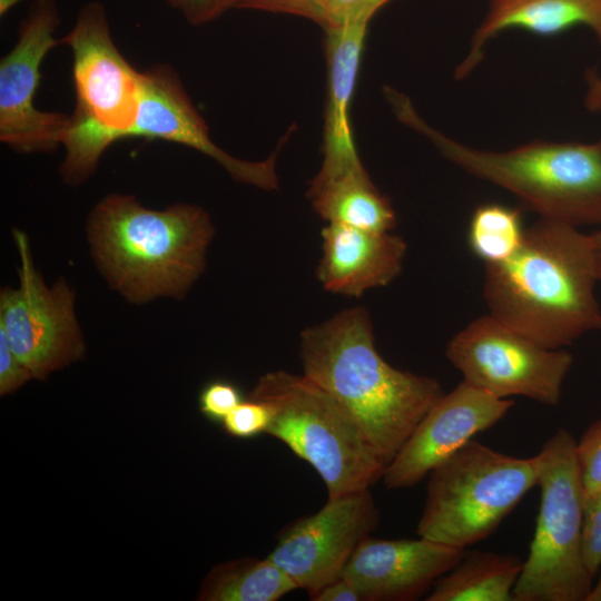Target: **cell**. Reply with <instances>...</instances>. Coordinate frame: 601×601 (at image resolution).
I'll return each mask as SVG.
<instances>
[{"instance_id":"cell-1","label":"cell","mask_w":601,"mask_h":601,"mask_svg":"<svg viewBox=\"0 0 601 601\" xmlns=\"http://www.w3.org/2000/svg\"><path fill=\"white\" fill-rule=\"evenodd\" d=\"M597 264L591 235L541 218L525 228L515 254L485 265L483 297L489 314L549 348L601 333Z\"/></svg>"},{"instance_id":"cell-2","label":"cell","mask_w":601,"mask_h":601,"mask_svg":"<svg viewBox=\"0 0 601 601\" xmlns=\"http://www.w3.org/2000/svg\"><path fill=\"white\" fill-rule=\"evenodd\" d=\"M299 358L303 374L339 403L386 463L444 394L436 378L395 368L381 356L361 306L305 328Z\"/></svg>"},{"instance_id":"cell-3","label":"cell","mask_w":601,"mask_h":601,"mask_svg":"<svg viewBox=\"0 0 601 601\" xmlns=\"http://www.w3.org/2000/svg\"><path fill=\"white\" fill-rule=\"evenodd\" d=\"M214 234L208 213L197 205L177 203L154 210L122 194L106 196L88 219L101 273L134 303L181 298L203 273Z\"/></svg>"},{"instance_id":"cell-4","label":"cell","mask_w":601,"mask_h":601,"mask_svg":"<svg viewBox=\"0 0 601 601\" xmlns=\"http://www.w3.org/2000/svg\"><path fill=\"white\" fill-rule=\"evenodd\" d=\"M398 121L425 137L465 173L516 196L543 219L601 225V144L534 140L505 150L477 149L427 124L407 96L386 86Z\"/></svg>"},{"instance_id":"cell-5","label":"cell","mask_w":601,"mask_h":601,"mask_svg":"<svg viewBox=\"0 0 601 601\" xmlns=\"http://www.w3.org/2000/svg\"><path fill=\"white\" fill-rule=\"evenodd\" d=\"M59 41L72 52L76 93L59 173L67 185L78 186L93 174L110 145L128 138L138 117L141 71L118 50L98 1L82 6L72 29Z\"/></svg>"},{"instance_id":"cell-6","label":"cell","mask_w":601,"mask_h":601,"mask_svg":"<svg viewBox=\"0 0 601 601\" xmlns=\"http://www.w3.org/2000/svg\"><path fill=\"white\" fill-rule=\"evenodd\" d=\"M249 397L269 405L266 434L316 471L327 499L371 489L382 480L385 460L339 403L303 373L267 372Z\"/></svg>"},{"instance_id":"cell-7","label":"cell","mask_w":601,"mask_h":601,"mask_svg":"<svg viewBox=\"0 0 601 601\" xmlns=\"http://www.w3.org/2000/svg\"><path fill=\"white\" fill-rule=\"evenodd\" d=\"M539 480V456L471 440L428 474L418 536L465 550L490 536Z\"/></svg>"},{"instance_id":"cell-8","label":"cell","mask_w":601,"mask_h":601,"mask_svg":"<svg viewBox=\"0 0 601 601\" xmlns=\"http://www.w3.org/2000/svg\"><path fill=\"white\" fill-rule=\"evenodd\" d=\"M575 447L573 435L560 427L538 453L540 508L514 601H585L592 588L583 553L584 493Z\"/></svg>"},{"instance_id":"cell-9","label":"cell","mask_w":601,"mask_h":601,"mask_svg":"<svg viewBox=\"0 0 601 601\" xmlns=\"http://www.w3.org/2000/svg\"><path fill=\"white\" fill-rule=\"evenodd\" d=\"M445 356L463 381L497 398L524 396L556 405L573 356L549 348L491 314L475 318L447 343Z\"/></svg>"},{"instance_id":"cell-10","label":"cell","mask_w":601,"mask_h":601,"mask_svg":"<svg viewBox=\"0 0 601 601\" xmlns=\"http://www.w3.org/2000/svg\"><path fill=\"white\" fill-rule=\"evenodd\" d=\"M13 236L19 286L0 293V329L33 378L42 380L85 354L75 293L62 279L49 287L33 265L27 236L20 230Z\"/></svg>"},{"instance_id":"cell-11","label":"cell","mask_w":601,"mask_h":601,"mask_svg":"<svg viewBox=\"0 0 601 601\" xmlns=\"http://www.w3.org/2000/svg\"><path fill=\"white\" fill-rule=\"evenodd\" d=\"M378 522L371 489L327 499L316 513L285 526L267 556L311 599L342 578L354 551Z\"/></svg>"},{"instance_id":"cell-12","label":"cell","mask_w":601,"mask_h":601,"mask_svg":"<svg viewBox=\"0 0 601 601\" xmlns=\"http://www.w3.org/2000/svg\"><path fill=\"white\" fill-rule=\"evenodd\" d=\"M60 14L55 0L35 1L18 39L0 60V140L19 152H48L62 144L69 115L35 107L40 67L60 41L53 37Z\"/></svg>"},{"instance_id":"cell-13","label":"cell","mask_w":601,"mask_h":601,"mask_svg":"<svg viewBox=\"0 0 601 601\" xmlns=\"http://www.w3.org/2000/svg\"><path fill=\"white\" fill-rule=\"evenodd\" d=\"M514 402L497 398L466 382L444 393L386 464L382 481L390 490L411 487L473 437L491 428Z\"/></svg>"},{"instance_id":"cell-14","label":"cell","mask_w":601,"mask_h":601,"mask_svg":"<svg viewBox=\"0 0 601 601\" xmlns=\"http://www.w3.org/2000/svg\"><path fill=\"white\" fill-rule=\"evenodd\" d=\"M159 139L193 148L220 165L236 181L265 190L278 187L276 152L262 161L235 158L217 146L179 76L168 65L141 71L137 120L128 138Z\"/></svg>"},{"instance_id":"cell-15","label":"cell","mask_w":601,"mask_h":601,"mask_svg":"<svg viewBox=\"0 0 601 601\" xmlns=\"http://www.w3.org/2000/svg\"><path fill=\"white\" fill-rule=\"evenodd\" d=\"M464 553L422 536L385 540L368 535L354 551L342 578L362 601H412L425 594Z\"/></svg>"},{"instance_id":"cell-16","label":"cell","mask_w":601,"mask_h":601,"mask_svg":"<svg viewBox=\"0 0 601 601\" xmlns=\"http://www.w3.org/2000/svg\"><path fill=\"white\" fill-rule=\"evenodd\" d=\"M322 240L317 278L327 292L346 296H361L392 283L402 270L407 249L405 242L391 231L341 224H327Z\"/></svg>"},{"instance_id":"cell-17","label":"cell","mask_w":601,"mask_h":601,"mask_svg":"<svg viewBox=\"0 0 601 601\" xmlns=\"http://www.w3.org/2000/svg\"><path fill=\"white\" fill-rule=\"evenodd\" d=\"M367 27L368 23H356L324 29L327 96L319 176L363 167L354 142L349 109Z\"/></svg>"},{"instance_id":"cell-18","label":"cell","mask_w":601,"mask_h":601,"mask_svg":"<svg viewBox=\"0 0 601 601\" xmlns=\"http://www.w3.org/2000/svg\"><path fill=\"white\" fill-rule=\"evenodd\" d=\"M575 26L588 27L601 46V0H489L454 77H467L483 59L486 45L502 31L515 28L549 37Z\"/></svg>"},{"instance_id":"cell-19","label":"cell","mask_w":601,"mask_h":601,"mask_svg":"<svg viewBox=\"0 0 601 601\" xmlns=\"http://www.w3.org/2000/svg\"><path fill=\"white\" fill-rule=\"evenodd\" d=\"M307 197L327 224L388 233L396 224L390 199L373 184L364 166L331 176L315 175Z\"/></svg>"},{"instance_id":"cell-20","label":"cell","mask_w":601,"mask_h":601,"mask_svg":"<svg viewBox=\"0 0 601 601\" xmlns=\"http://www.w3.org/2000/svg\"><path fill=\"white\" fill-rule=\"evenodd\" d=\"M523 561L492 551L465 552L459 563L439 578L427 601H511Z\"/></svg>"},{"instance_id":"cell-21","label":"cell","mask_w":601,"mask_h":601,"mask_svg":"<svg viewBox=\"0 0 601 601\" xmlns=\"http://www.w3.org/2000/svg\"><path fill=\"white\" fill-rule=\"evenodd\" d=\"M268 556L244 558L215 566L200 585V601H277L296 590Z\"/></svg>"},{"instance_id":"cell-22","label":"cell","mask_w":601,"mask_h":601,"mask_svg":"<svg viewBox=\"0 0 601 601\" xmlns=\"http://www.w3.org/2000/svg\"><path fill=\"white\" fill-rule=\"evenodd\" d=\"M525 228L522 211L497 203L477 206L470 219L467 243L485 265L509 259L520 248Z\"/></svg>"},{"instance_id":"cell-23","label":"cell","mask_w":601,"mask_h":601,"mask_svg":"<svg viewBox=\"0 0 601 601\" xmlns=\"http://www.w3.org/2000/svg\"><path fill=\"white\" fill-rule=\"evenodd\" d=\"M272 421V410L263 401L243 400L221 422L225 432L237 439H252L266 434Z\"/></svg>"},{"instance_id":"cell-24","label":"cell","mask_w":601,"mask_h":601,"mask_svg":"<svg viewBox=\"0 0 601 601\" xmlns=\"http://www.w3.org/2000/svg\"><path fill=\"white\" fill-rule=\"evenodd\" d=\"M575 449L585 502L601 487V418L585 430Z\"/></svg>"},{"instance_id":"cell-25","label":"cell","mask_w":601,"mask_h":601,"mask_svg":"<svg viewBox=\"0 0 601 601\" xmlns=\"http://www.w3.org/2000/svg\"><path fill=\"white\" fill-rule=\"evenodd\" d=\"M243 400L240 390L234 383L216 380L201 388L198 406L206 418L221 423Z\"/></svg>"},{"instance_id":"cell-26","label":"cell","mask_w":601,"mask_h":601,"mask_svg":"<svg viewBox=\"0 0 601 601\" xmlns=\"http://www.w3.org/2000/svg\"><path fill=\"white\" fill-rule=\"evenodd\" d=\"M392 1L394 0H326L323 29L370 23L375 13Z\"/></svg>"},{"instance_id":"cell-27","label":"cell","mask_w":601,"mask_h":601,"mask_svg":"<svg viewBox=\"0 0 601 601\" xmlns=\"http://www.w3.org/2000/svg\"><path fill=\"white\" fill-rule=\"evenodd\" d=\"M583 553L594 578L601 565V487L584 502Z\"/></svg>"},{"instance_id":"cell-28","label":"cell","mask_w":601,"mask_h":601,"mask_svg":"<svg viewBox=\"0 0 601 601\" xmlns=\"http://www.w3.org/2000/svg\"><path fill=\"white\" fill-rule=\"evenodd\" d=\"M325 1L326 0H239L237 8L293 14L309 19L324 28Z\"/></svg>"},{"instance_id":"cell-29","label":"cell","mask_w":601,"mask_h":601,"mask_svg":"<svg viewBox=\"0 0 601 601\" xmlns=\"http://www.w3.org/2000/svg\"><path fill=\"white\" fill-rule=\"evenodd\" d=\"M30 380H33L32 374L13 353L0 329V395L14 393Z\"/></svg>"},{"instance_id":"cell-30","label":"cell","mask_w":601,"mask_h":601,"mask_svg":"<svg viewBox=\"0 0 601 601\" xmlns=\"http://www.w3.org/2000/svg\"><path fill=\"white\" fill-rule=\"evenodd\" d=\"M239 0H177L178 9L193 26L214 21L227 10L237 8Z\"/></svg>"},{"instance_id":"cell-31","label":"cell","mask_w":601,"mask_h":601,"mask_svg":"<svg viewBox=\"0 0 601 601\" xmlns=\"http://www.w3.org/2000/svg\"><path fill=\"white\" fill-rule=\"evenodd\" d=\"M313 601H362L355 589L343 578L319 590Z\"/></svg>"},{"instance_id":"cell-32","label":"cell","mask_w":601,"mask_h":601,"mask_svg":"<svg viewBox=\"0 0 601 601\" xmlns=\"http://www.w3.org/2000/svg\"><path fill=\"white\" fill-rule=\"evenodd\" d=\"M587 91L584 106L591 112L601 111V76L595 70H588L585 75Z\"/></svg>"},{"instance_id":"cell-33","label":"cell","mask_w":601,"mask_h":601,"mask_svg":"<svg viewBox=\"0 0 601 601\" xmlns=\"http://www.w3.org/2000/svg\"><path fill=\"white\" fill-rule=\"evenodd\" d=\"M598 573H599L598 580L595 584H592V588L585 601H601V565Z\"/></svg>"},{"instance_id":"cell-34","label":"cell","mask_w":601,"mask_h":601,"mask_svg":"<svg viewBox=\"0 0 601 601\" xmlns=\"http://www.w3.org/2000/svg\"><path fill=\"white\" fill-rule=\"evenodd\" d=\"M22 0H0V16H6L11 8L18 4ZM35 1H46V0H35Z\"/></svg>"},{"instance_id":"cell-35","label":"cell","mask_w":601,"mask_h":601,"mask_svg":"<svg viewBox=\"0 0 601 601\" xmlns=\"http://www.w3.org/2000/svg\"><path fill=\"white\" fill-rule=\"evenodd\" d=\"M591 235V238L593 240V244L598 252H601V228L593 231Z\"/></svg>"},{"instance_id":"cell-36","label":"cell","mask_w":601,"mask_h":601,"mask_svg":"<svg viewBox=\"0 0 601 601\" xmlns=\"http://www.w3.org/2000/svg\"><path fill=\"white\" fill-rule=\"evenodd\" d=\"M597 267H598V277H599V282H601V252H598V264H597Z\"/></svg>"},{"instance_id":"cell-37","label":"cell","mask_w":601,"mask_h":601,"mask_svg":"<svg viewBox=\"0 0 601 601\" xmlns=\"http://www.w3.org/2000/svg\"><path fill=\"white\" fill-rule=\"evenodd\" d=\"M165 1H166L169 6H171V7H174V8L176 7V1H177V0H165Z\"/></svg>"},{"instance_id":"cell-38","label":"cell","mask_w":601,"mask_h":601,"mask_svg":"<svg viewBox=\"0 0 601 601\" xmlns=\"http://www.w3.org/2000/svg\"><path fill=\"white\" fill-rule=\"evenodd\" d=\"M599 141H600V144H601V140H599Z\"/></svg>"}]
</instances>
